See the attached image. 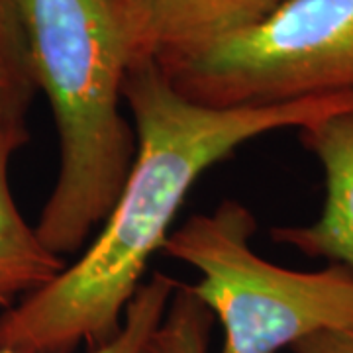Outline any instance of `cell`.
Returning a JSON list of instances; mask_svg holds the SVG:
<instances>
[{
	"mask_svg": "<svg viewBox=\"0 0 353 353\" xmlns=\"http://www.w3.org/2000/svg\"><path fill=\"white\" fill-rule=\"evenodd\" d=\"M30 141L28 128H0V308H10L41 289L65 269V259L50 252L36 226L26 222L10 187L14 153Z\"/></svg>",
	"mask_w": 353,
	"mask_h": 353,
	"instance_id": "cell-7",
	"label": "cell"
},
{
	"mask_svg": "<svg viewBox=\"0 0 353 353\" xmlns=\"http://www.w3.org/2000/svg\"><path fill=\"white\" fill-rule=\"evenodd\" d=\"M176 279L155 271L150 281H143L128 304L122 330L110 343L88 353H155L153 340L171 296L176 289ZM16 353V352H0Z\"/></svg>",
	"mask_w": 353,
	"mask_h": 353,
	"instance_id": "cell-9",
	"label": "cell"
},
{
	"mask_svg": "<svg viewBox=\"0 0 353 353\" xmlns=\"http://www.w3.org/2000/svg\"><path fill=\"white\" fill-rule=\"evenodd\" d=\"M136 157L97 238L57 277L0 314V352L73 353L110 343L148 265L202 173L269 132L353 110V90L248 106H206L181 94L153 59L124 83Z\"/></svg>",
	"mask_w": 353,
	"mask_h": 353,
	"instance_id": "cell-1",
	"label": "cell"
},
{
	"mask_svg": "<svg viewBox=\"0 0 353 353\" xmlns=\"http://www.w3.org/2000/svg\"><path fill=\"white\" fill-rule=\"evenodd\" d=\"M255 230L252 210L226 199L208 214L190 216L161 250L199 271L189 287L222 326L220 353H279L318 330H353L352 271L271 263L250 245Z\"/></svg>",
	"mask_w": 353,
	"mask_h": 353,
	"instance_id": "cell-3",
	"label": "cell"
},
{
	"mask_svg": "<svg viewBox=\"0 0 353 353\" xmlns=\"http://www.w3.org/2000/svg\"><path fill=\"white\" fill-rule=\"evenodd\" d=\"M36 92L22 0H0V128H28Z\"/></svg>",
	"mask_w": 353,
	"mask_h": 353,
	"instance_id": "cell-8",
	"label": "cell"
},
{
	"mask_svg": "<svg viewBox=\"0 0 353 353\" xmlns=\"http://www.w3.org/2000/svg\"><path fill=\"white\" fill-rule=\"evenodd\" d=\"M22 16L61 150L36 230L63 257L104 222L134 163L136 132L122 114L134 48L122 0H22Z\"/></svg>",
	"mask_w": 353,
	"mask_h": 353,
	"instance_id": "cell-2",
	"label": "cell"
},
{
	"mask_svg": "<svg viewBox=\"0 0 353 353\" xmlns=\"http://www.w3.org/2000/svg\"><path fill=\"white\" fill-rule=\"evenodd\" d=\"M294 353H353L352 328H326L296 341Z\"/></svg>",
	"mask_w": 353,
	"mask_h": 353,
	"instance_id": "cell-11",
	"label": "cell"
},
{
	"mask_svg": "<svg viewBox=\"0 0 353 353\" xmlns=\"http://www.w3.org/2000/svg\"><path fill=\"white\" fill-rule=\"evenodd\" d=\"M214 316L187 283H176L169 308L155 332V353H210Z\"/></svg>",
	"mask_w": 353,
	"mask_h": 353,
	"instance_id": "cell-10",
	"label": "cell"
},
{
	"mask_svg": "<svg viewBox=\"0 0 353 353\" xmlns=\"http://www.w3.org/2000/svg\"><path fill=\"white\" fill-rule=\"evenodd\" d=\"M285 0H122L134 61L153 59L161 67L261 22ZM134 65V63H132Z\"/></svg>",
	"mask_w": 353,
	"mask_h": 353,
	"instance_id": "cell-5",
	"label": "cell"
},
{
	"mask_svg": "<svg viewBox=\"0 0 353 353\" xmlns=\"http://www.w3.org/2000/svg\"><path fill=\"white\" fill-rule=\"evenodd\" d=\"M301 141L324 171V206L312 224L275 228L271 238L353 273V110L301 128Z\"/></svg>",
	"mask_w": 353,
	"mask_h": 353,
	"instance_id": "cell-6",
	"label": "cell"
},
{
	"mask_svg": "<svg viewBox=\"0 0 353 353\" xmlns=\"http://www.w3.org/2000/svg\"><path fill=\"white\" fill-rule=\"evenodd\" d=\"M163 71L187 99L222 108L353 90V0H285Z\"/></svg>",
	"mask_w": 353,
	"mask_h": 353,
	"instance_id": "cell-4",
	"label": "cell"
}]
</instances>
